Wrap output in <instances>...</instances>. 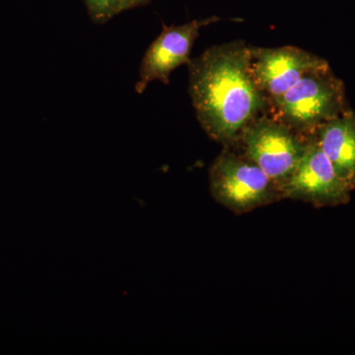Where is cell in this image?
Listing matches in <instances>:
<instances>
[{"label":"cell","mask_w":355,"mask_h":355,"mask_svg":"<svg viewBox=\"0 0 355 355\" xmlns=\"http://www.w3.org/2000/svg\"><path fill=\"white\" fill-rule=\"evenodd\" d=\"M251 50L244 42L218 44L188 64L189 91L198 123L226 146L268 112V100L252 76Z\"/></svg>","instance_id":"obj_1"},{"label":"cell","mask_w":355,"mask_h":355,"mask_svg":"<svg viewBox=\"0 0 355 355\" xmlns=\"http://www.w3.org/2000/svg\"><path fill=\"white\" fill-rule=\"evenodd\" d=\"M347 110L345 85L330 65L306 74L268 105L270 116L306 137Z\"/></svg>","instance_id":"obj_2"},{"label":"cell","mask_w":355,"mask_h":355,"mask_svg":"<svg viewBox=\"0 0 355 355\" xmlns=\"http://www.w3.org/2000/svg\"><path fill=\"white\" fill-rule=\"evenodd\" d=\"M209 188L217 202L236 214H247L282 197L275 182L244 155L224 150L209 170Z\"/></svg>","instance_id":"obj_3"},{"label":"cell","mask_w":355,"mask_h":355,"mask_svg":"<svg viewBox=\"0 0 355 355\" xmlns=\"http://www.w3.org/2000/svg\"><path fill=\"white\" fill-rule=\"evenodd\" d=\"M238 141L242 144L243 155L258 165L282 191L304 155L308 137L265 114L243 130Z\"/></svg>","instance_id":"obj_4"},{"label":"cell","mask_w":355,"mask_h":355,"mask_svg":"<svg viewBox=\"0 0 355 355\" xmlns=\"http://www.w3.org/2000/svg\"><path fill=\"white\" fill-rule=\"evenodd\" d=\"M352 191L336 174L314 137L308 135L304 155L282 187V197L302 200L316 207H338L349 202Z\"/></svg>","instance_id":"obj_5"},{"label":"cell","mask_w":355,"mask_h":355,"mask_svg":"<svg viewBox=\"0 0 355 355\" xmlns=\"http://www.w3.org/2000/svg\"><path fill=\"white\" fill-rule=\"evenodd\" d=\"M218 16L196 19L182 25H163L162 32L148 46L141 64L135 91L142 94L154 81L170 83L172 72L191 62V53L200 30L218 22Z\"/></svg>","instance_id":"obj_6"},{"label":"cell","mask_w":355,"mask_h":355,"mask_svg":"<svg viewBox=\"0 0 355 355\" xmlns=\"http://www.w3.org/2000/svg\"><path fill=\"white\" fill-rule=\"evenodd\" d=\"M327 65L328 62L324 58L297 46H252V76L268 105L293 87L306 74Z\"/></svg>","instance_id":"obj_7"},{"label":"cell","mask_w":355,"mask_h":355,"mask_svg":"<svg viewBox=\"0 0 355 355\" xmlns=\"http://www.w3.org/2000/svg\"><path fill=\"white\" fill-rule=\"evenodd\" d=\"M318 146L331 161L336 174L350 190L355 189V114L347 110L312 133Z\"/></svg>","instance_id":"obj_8"},{"label":"cell","mask_w":355,"mask_h":355,"mask_svg":"<svg viewBox=\"0 0 355 355\" xmlns=\"http://www.w3.org/2000/svg\"><path fill=\"white\" fill-rule=\"evenodd\" d=\"M91 20L105 24L119 15V0H83Z\"/></svg>","instance_id":"obj_9"},{"label":"cell","mask_w":355,"mask_h":355,"mask_svg":"<svg viewBox=\"0 0 355 355\" xmlns=\"http://www.w3.org/2000/svg\"><path fill=\"white\" fill-rule=\"evenodd\" d=\"M151 0H119V14L137 7L144 6Z\"/></svg>","instance_id":"obj_10"}]
</instances>
